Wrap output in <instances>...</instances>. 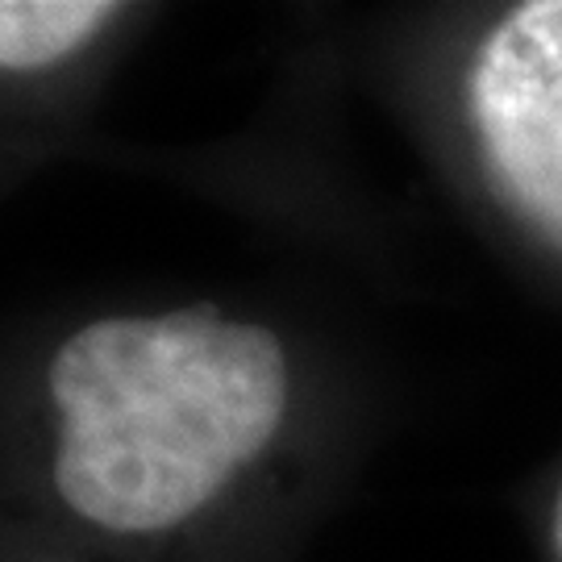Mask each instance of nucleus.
Instances as JSON below:
<instances>
[{"label":"nucleus","instance_id":"obj_1","mask_svg":"<svg viewBox=\"0 0 562 562\" xmlns=\"http://www.w3.org/2000/svg\"><path fill=\"white\" fill-rule=\"evenodd\" d=\"M296 350L225 304H76L0 329V562H162L259 487Z\"/></svg>","mask_w":562,"mask_h":562},{"label":"nucleus","instance_id":"obj_2","mask_svg":"<svg viewBox=\"0 0 562 562\" xmlns=\"http://www.w3.org/2000/svg\"><path fill=\"white\" fill-rule=\"evenodd\" d=\"M150 18L121 0H0V201L92 159V117Z\"/></svg>","mask_w":562,"mask_h":562},{"label":"nucleus","instance_id":"obj_3","mask_svg":"<svg viewBox=\"0 0 562 562\" xmlns=\"http://www.w3.org/2000/svg\"><path fill=\"white\" fill-rule=\"evenodd\" d=\"M471 117L513 204L562 238V0L521 4L487 34Z\"/></svg>","mask_w":562,"mask_h":562},{"label":"nucleus","instance_id":"obj_4","mask_svg":"<svg viewBox=\"0 0 562 562\" xmlns=\"http://www.w3.org/2000/svg\"><path fill=\"white\" fill-rule=\"evenodd\" d=\"M554 542H559V554H562V496H559V517H554Z\"/></svg>","mask_w":562,"mask_h":562}]
</instances>
